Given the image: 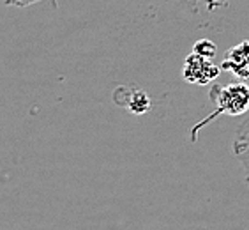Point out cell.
Masks as SVG:
<instances>
[{"instance_id":"6da1fadb","label":"cell","mask_w":249,"mask_h":230,"mask_svg":"<svg viewBox=\"0 0 249 230\" xmlns=\"http://www.w3.org/2000/svg\"><path fill=\"white\" fill-rule=\"evenodd\" d=\"M214 112L207 115L205 119L198 122L191 130L193 142L196 140V133L207 126L209 122L219 117V115H230V117H239L249 112V87L242 82H231L228 85H214L209 92Z\"/></svg>"},{"instance_id":"7a4b0ae2","label":"cell","mask_w":249,"mask_h":230,"mask_svg":"<svg viewBox=\"0 0 249 230\" xmlns=\"http://www.w3.org/2000/svg\"><path fill=\"white\" fill-rule=\"evenodd\" d=\"M221 67L212 62V58H205L196 53L187 55L182 64V78L187 83H196V85H207L212 80L219 77Z\"/></svg>"},{"instance_id":"3957f363","label":"cell","mask_w":249,"mask_h":230,"mask_svg":"<svg viewBox=\"0 0 249 230\" xmlns=\"http://www.w3.org/2000/svg\"><path fill=\"white\" fill-rule=\"evenodd\" d=\"M221 69L230 71L237 78L249 80V41L231 46L221 64Z\"/></svg>"},{"instance_id":"277c9868","label":"cell","mask_w":249,"mask_h":230,"mask_svg":"<svg viewBox=\"0 0 249 230\" xmlns=\"http://www.w3.org/2000/svg\"><path fill=\"white\" fill-rule=\"evenodd\" d=\"M125 108H129L133 114H145L150 108V99L143 91L127 92V99L124 103Z\"/></svg>"},{"instance_id":"5b68a950","label":"cell","mask_w":249,"mask_h":230,"mask_svg":"<svg viewBox=\"0 0 249 230\" xmlns=\"http://www.w3.org/2000/svg\"><path fill=\"white\" fill-rule=\"evenodd\" d=\"M216 52H217L216 44L212 43L211 39H200V41H196L195 46H193V53L201 55V57H205V58H214Z\"/></svg>"},{"instance_id":"8992f818","label":"cell","mask_w":249,"mask_h":230,"mask_svg":"<svg viewBox=\"0 0 249 230\" xmlns=\"http://www.w3.org/2000/svg\"><path fill=\"white\" fill-rule=\"evenodd\" d=\"M239 147H249V112L246 115V119L242 120V124L239 126L237 134H235L233 149H239Z\"/></svg>"},{"instance_id":"52a82bcc","label":"cell","mask_w":249,"mask_h":230,"mask_svg":"<svg viewBox=\"0 0 249 230\" xmlns=\"http://www.w3.org/2000/svg\"><path fill=\"white\" fill-rule=\"evenodd\" d=\"M233 151H235V156L239 158L242 168H244V177L249 186V147H239V149H233Z\"/></svg>"},{"instance_id":"ba28073f","label":"cell","mask_w":249,"mask_h":230,"mask_svg":"<svg viewBox=\"0 0 249 230\" xmlns=\"http://www.w3.org/2000/svg\"><path fill=\"white\" fill-rule=\"evenodd\" d=\"M36 2H41V0H4V4L13 5V7H29Z\"/></svg>"}]
</instances>
